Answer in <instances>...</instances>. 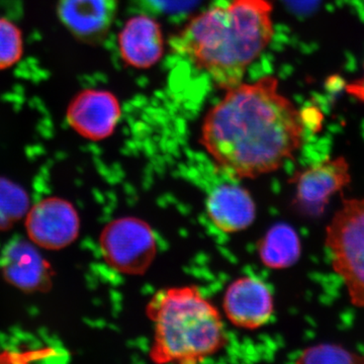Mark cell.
Instances as JSON below:
<instances>
[{
	"label": "cell",
	"mask_w": 364,
	"mask_h": 364,
	"mask_svg": "<svg viewBox=\"0 0 364 364\" xmlns=\"http://www.w3.org/2000/svg\"><path fill=\"white\" fill-rule=\"evenodd\" d=\"M117 47L127 65L150 68L160 61L164 53L161 26L152 16L139 13L124 23L117 37Z\"/></svg>",
	"instance_id": "cell-11"
},
{
	"label": "cell",
	"mask_w": 364,
	"mask_h": 364,
	"mask_svg": "<svg viewBox=\"0 0 364 364\" xmlns=\"http://www.w3.org/2000/svg\"><path fill=\"white\" fill-rule=\"evenodd\" d=\"M301 253L299 234L286 223H279L270 228L258 246L261 262L272 269L293 267L298 262Z\"/></svg>",
	"instance_id": "cell-14"
},
{
	"label": "cell",
	"mask_w": 364,
	"mask_h": 364,
	"mask_svg": "<svg viewBox=\"0 0 364 364\" xmlns=\"http://www.w3.org/2000/svg\"><path fill=\"white\" fill-rule=\"evenodd\" d=\"M325 244L351 303L364 309V198L343 200L326 229Z\"/></svg>",
	"instance_id": "cell-4"
},
{
	"label": "cell",
	"mask_w": 364,
	"mask_h": 364,
	"mask_svg": "<svg viewBox=\"0 0 364 364\" xmlns=\"http://www.w3.org/2000/svg\"><path fill=\"white\" fill-rule=\"evenodd\" d=\"M203 117L200 143L215 164L232 178L272 173L305 143V112L279 90V80L262 76L242 81Z\"/></svg>",
	"instance_id": "cell-1"
},
{
	"label": "cell",
	"mask_w": 364,
	"mask_h": 364,
	"mask_svg": "<svg viewBox=\"0 0 364 364\" xmlns=\"http://www.w3.org/2000/svg\"><path fill=\"white\" fill-rule=\"evenodd\" d=\"M121 104L111 91L88 88L73 98L67 121L76 133L91 141L109 138L121 121Z\"/></svg>",
	"instance_id": "cell-8"
},
{
	"label": "cell",
	"mask_w": 364,
	"mask_h": 364,
	"mask_svg": "<svg viewBox=\"0 0 364 364\" xmlns=\"http://www.w3.org/2000/svg\"><path fill=\"white\" fill-rule=\"evenodd\" d=\"M2 358H4V356H0V359H1V360H2ZM2 361H4V360H2Z\"/></svg>",
	"instance_id": "cell-20"
},
{
	"label": "cell",
	"mask_w": 364,
	"mask_h": 364,
	"mask_svg": "<svg viewBox=\"0 0 364 364\" xmlns=\"http://www.w3.org/2000/svg\"><path fill=\"white\" fill-rule=\"evenodd\" d=\"M291 181L294 184V205L299 212L318 217L332 196L350 184V165L343 156L327 158L299 170Z\"/></svg>",
	"instance_id": "cell-6"
},
{
	"label": "cell",
	"mask_w": 364,
	"mask_h": 364,
	"mask_svg": "<svg viewBox=\"0 0 364 364\" xmlns=\"http://www.w3.org/2000/svg\"><path fill=\"white\" fill-rule=\"evenodd\" d=\"M26 229L35 245L47 250H61L77 239L80 219L68 200L48 198L28 210Z\"/></svg>",
	"instance_id": "cell-7"
},
{
	"label": "cell",
	"mask_w": 364,
	"mask_h": 364,
	"mask_svg": "<svg viewBox=\"0 0 364 364\" xmlns=\"http://www.w3.org/2000/svg\"><path fill=\"white\" fill-rule=\"evenodd\" d=\"M0 267L4 279L25 293H45L52 287L53 268L36 246L14 239L4 249Z\"/></svg>",
	"instance_id": "cell-10"
},
{
	"label": "cell",
	"mask_w": 364,
	"mask_h": 364,
	"mask_svg": "<svg viewBox=\"0 0 364 364\" xmlns=\"http://www.w3.org/2000/svg\"><path fill=\"white\" fill-rule=\"evenodd\" d=\"M146 315L154 324L149 351L153 363H203L226 346L221 314L195 286L157 291Z\"/></svg>",
	"instance_id": "cell-3"
},
{
	"label": "cell",
	"mask_w": 364,
	"mask_h": 364,
	"mask_svg": "<svg viewBox=\"0 0 364 364\" xmlns=\"http://www.w3.org/2000/svg\"><path fill=\"white\" fill-rule=\"evenodd\" d=\"M270 0H229L196 14L170 40L173 52L222 90L243 81L274 37Z\"/></svg>",
	"instance_id": "cell-2"
},
{
	"label": "cell",
	"mask_w": 364,
	"mask_h": 364,
	"mask_svg": "<svg viewBox=\"0 0 364 364\" xmlns=\"http://www.w3.org/2000/svg\"><path fill=\"white\" fill-rule=\"evenodd\" d=\"M100 245L105 262L127 275L144 274L157 254L154 231L139 218H119L109 223L100 234Z\"/></svg>",
	"instance_id": "cell-5"
},
{
	"label": "cell",
	"mask_w": 364,
	"mask_h": 364,
	"mask_svg": "<svg viewBox=\"0 0 364 364\" xmlns=\"http://www.w3.org/2000/svg\"><path fill=\"white\" fill-rule=\"evenodd\" d=\"M117 0H59V20L78 39H104L114 23Z\"/></svg>",
	"instance_id": "cell-12"
},
{
	"label": "cell",
	"mask_w": 364,
	"mask_h": 364,
	"mask_svg": "<svg viewBox=\"0 0 364 364\" xmlns=\"http://www.w3.org/2000/svg\"><path fill=\"white\" fill-rule=\"evenodd\" d=\"M223 308L228 320L236 327L256 330L269 322L274 312V299L262 280L242 277L228 287Z\"/></svg>",
	"instance_id": "cell-9"
},
{
	"label": "cell",
	"mask_w": 364,
	"mask_h": 364,
	"mask_svg": "<svg viewBox=\"0 0 364 364\" xmlns=\"http://www.w3.org/2000/svg\"><path fill=\"white\" fill-rule=\"evenodd\" d=\"M23 52V40L18 26L0 18V70L14 66Z\"/></svg>",
	"instance_id": "cell-17"
},
{
	"label": "cell",
	"mask_w": 364,
	"mask_h": 364,
	"mask_svg": "<svg viewBox=\"0 0 364 364\" xmlns=\"http://www.w3.org/2000/svg\"><path fill=\"white\" fill-rule=\"evenodd\" d=\"M198 2V0H133L139 13L152 16L183 13Z\"/></svg>",
	"instance_id": "cell-18"
},
{
	"label": "cell",
	"mask_w": 364,
	"mask_h": 364,
	"mask_svg": "<svg viewBox=\"0 0 364 364\" xmlns=\"http://www.w3.org/2000/svg\"><path fill=\"white\" fill-rule=\"evenodd\" d=\"M207 213L217 229L224 233H239L255 221L256 205L250 193L240 186L225 183L208 196Z\"/></svg>",
	"instance_id": "cell-13"
},
{
	"label": "cell",
	"mask_w": 364,
	"mask_h": 364,
	"mask_svg": "<svg viewBox=\"0 0 364 364\" xmlns=\"http://www.w3.org/2000/svg\"><path fill=\"white\" fill-rule=\"evenodd\" d=\"M299 364L364 363L363 354L347 349L342 345L320 343L306 348L296 360Z\"/></svg>",
	"instance_id": "cell-16"
},
{
	"label": "cell",
	"mask_w": 364,
	"mask_h": 364,
	"mask_svg": "<svg viewBox=\"0 0 364 364\" xmlns=\"http://www.w3.org/2000/svg\"><path fill=\"white\" fill-rule=\"evenodd\" d=\"M30 210V198L25 189L0 177V231H7Z\"/></svg>",
	"instance_id": "cell-15"
},
{
	"label": "cell",
	"mask_w": 364,
	"mask_h": 364,
	"mask_svg": "<svg viewBox=\"0 0 364 364\" xmlns=\"http://www.w3.org/2000/svg\"><path fill=\"white\" fill-rule=\"evenodd\" d=\"M344 90L349 97L354 98V100H358L361 104H364V63L360 76L358 78L354 79V80L349 81L344 86Z\"/></svg>",
	"instance_id": "cell-19"
}]
</instances>
